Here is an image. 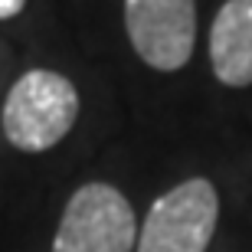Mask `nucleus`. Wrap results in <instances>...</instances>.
<instances>
[{"mask_svg": "<svg viewBox=\"0 0 252 252\" xmlns=\"http://www.w3.org/2000/svg\"><path fill=\"white\" fill-rule=\"evenodd\" d=\"M79 118V92L53 69H30L13 82L3 102V134L17 151L39 154L72 131Z\"/></svg>", "mask_w": 252, "mask_h": 252, "instance_id": "1", "label": "nucleus"}, {"mask_svg": "<svg viewBox=\"0 0 252 252\" xmlns=\"http://www.w3.org/2000/svg\"><path fill=\"white\" fill-rule=\"evenodd\" d=\"M220 220V193L206 177H190L151 203L138 252H206Z\"/></svg>", "mask_w": 252, "mask_h": 252, "instance_id": "2", "label": "nucleus"}, {"mask_svg": "<svg viewBox=\"0 0 252 252\" xmlns=\"http://www.w3.org/2000/svg\"><path fill=\"white\" fill-rule=\"evenodd\" d=\"M138 249V220L128 196L112 184H85L63 210L53 252H131Z\"/></svg>", "mask_w": 252, "mask_h": 252, "instance_id": "3", "label": "nucleus"}, {"mask_svg": "<svg viewBox=\"0 0 252 252\" xmlns=\"http://www.w3.org/2000/svg\"><path fill=\"white\" fill-rule=\"evenodd\" d=\"M125 30L138 59L158 72H177L196 43V0H125Z\"/></svg>", "mask_w": 252, "mask_h": 252, "instance_id": "4", "label": "nucleus"}, {"mask_svg": "<svg viewBox=\"0 0 252 252\" xmlns=\"http://www.w3.org/2000/svg\"><path fill=\"white\" fill-rule=\"evenodd\" d=\"M210 65L229 89L252 85V0H226L213 17Z\"/></svg>", "mask_w": 252, "mask_h": 252, "instance_id": "5", "label": "nucleus"}, {"mask_svg": "<svg viewBox=\"0 0 252 252\" xmlns=\"http://www.w3.org/2000/svg\"><path fill=\"white\" fill-rule=\"evenodd\" d=\"M23 7H27V0H0V20L17 17V13H20Z\"/></svg>", "mask_w": 252, "mask_h": 252, "instance_id": "6", "label": "nucleus"}]
</instances>
